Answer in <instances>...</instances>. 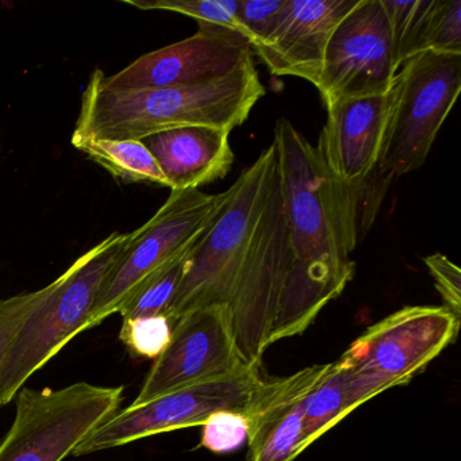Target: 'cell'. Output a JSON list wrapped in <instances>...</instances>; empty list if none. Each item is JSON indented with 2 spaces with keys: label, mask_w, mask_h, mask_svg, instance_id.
Returning <instances> with one entry per match:
<instances>
[{
  "label": "cell",
  "mask_w": 461,
  "mask_h": 461,
  "mask_svg": "<svg viewBox=\"0 0 461 461\" xmlns=\"http://www.w3.org/2000/svg\"><path fill=\"white\" fill-rule=\"evenodd\" d=\"M210 306L228 312L240 356L255 369L272 345L301 336L320 315L296 275L274 144L226 190L164 315L175 325Z\"/></svg>",
  "instance_id": "cell-1"
},
{
  "label": "cell",
  "mask_w": 461,
  "mask_h": 461,
  "mask_svg": "<svg viewBox=\"0 0 461 461\" xmlns=\"http://www.w3.org/2000/svg\"><path fill=\"white\" fill-rule=\"evenodd\" d=\"M272 144L299 285L321 314L355 277L352 253L357 245L350 236L341 183L290 121H277Z\"/></svg>",
  "instance_id": "cell-2"
},
{
  "label": "cell",
  "mask_w": 461,
  "mask_h": 461,
  "mask_svg": "<svg viewBox=\"0 0 461 461\" xmlns=\"http://www.w3.org/2000/svg\"><path fill=\"white\" fill-rule=\"evenodd\" d=\"M104 77L102 69L91 75L72 137L142 141L193 126L231 133L266 95L253 60L228 77L183 87L114 90L104 86Z\"/></svg>",
  "instance_id": "cell-3"
},
{
  "label": "cell",
  "mask_w": 461,
  "mask_h": 461,
  "mask_svg": "<svg viewBox=\"0 0 461 461\" xmlns=\"http://www.w3.org/2000/svg\"><path fill=\"white\" fill-rule=\"evenodd\" d=\"M131 237L133 231L110 234L55 282L36 291L31 312L0 361V406L9 404L39 369L86 331L99 290Z\"/></svg>",
  "instance_id": "cell-4"
},
{
  "label": "cell",
  "mask_w": 461,
  "mask_h": 461,
  "mask_svg": "<svg viewBox=\"0 0 461 461\" xmlns=\"http://www.w3.org/2000/svg\"><path fill=\"white\" fill-rule=\"evenodd\" d=\"M460 318L444 306H409L366 329L337 360L358 403L406 385L457 336Z\"/></svg>",
  "instance_id": "cell-5"
},
{
  "label": "cell",
  "mask_w": 461,
  "mask_h": 461,
  "mask_svg": "<svg viewBox=\"0 0 461 461\" xmlns=\"http://www.w3.org/2000/svg\"><path fill=\"white\" fill-rule=\"evenodd\" d=\"M376 171L393 182L420 168L461 91V55L423 52L402 64Z\"/></svg>",
  "instance_id": "cell-6"
},
{
  "label": "cell",
  "mask_w": 461,
  "mask_h": 461,
  "mask_svg": "<svg viewBox=\"0 0 461 461\" xmlns=\"http://www.w3.org/2000/svg\"><path fill=\"white\" fill-rule=\"evenodd\" d=\"M225 199L226 191L209 195L201 190H171L158 212L133 231L128 248L99 290L86 330L120 312L150 277L193 249Z\"/></svg>",
  "instance_id": "cell-7"
},
{
  "label": "cell",
  "mask_w": 461,
  "mask_h": 461,
  "mask_svg": "<svg viewBox=\"0 0 461 461\" xmlns=\"http://www.w3.org/2000/svg\"><path fill=\"white\" fill-rule=\"evenodd\" d=\"M123 387L79 382L67 387H23L9 433L0 441V461H63L115 412Z\"/></svg>",
  "instance_id": "cell-8"
},
{
  "label": "cell",
  "mask_w": 461,
  "mask_h": 461,
  "mask_svg": "<svg viewBox=\"0 0 461 461\" xmlns=\"http://www.w3.org/2000/svg\"><path fill=\"white\" fill-rule=\"evenodd\" d=\"M258 369L172 391L144 404H131L96 428L72 456L114 449L156 434L203 425L217 411L245 412L263 384Z\"/></svg>",
  "instance_id": "cell-9"
},
{
  "label": "cell",
  "mask_w": 461,
  "mask_h": 461,
  "mask_svg": "<svg viewBox=\"0 0 461 461\" xmlns=\"http://www.w3.org/2000/svg\"><path fill=\"white\" fill-rule=\"evenodd\" d=\"M396 72L390 25L380 0H357L329 40L315 87L329 107L387 94Z\"/></svg>",
  "instance_id": "cell-10"
},
{
  "label": "cell",
  "mask_w": 461,
  "mask_h": 461,
  "mask_svg": "<svg viewBox=\"0 0 461 461\" xmlns=\"http://www.w3.org/2000/svg\"><path fill=\"white\" fill-rule=\"evenodd\" d=\"M249 369L242 361L228 312L204 307L175 322L167 349L156 358L131 404H144L172 391L236 376Z\"/></svg>",
  "instance_id": "cell-11"
},
{
  "label": "cell",
  "mask_w": 461,
  "mask_h": 461,
  "mask_svg": "<svg viewBox=\"0 0 461 461\" xmlns=\"http://www.w3.org/2000/svg\"><path fill=\"white\" fill-rule=\"evenodd\" d=\"M250 60L252 48L244 37L199 25L193 37L141 56L118 74L104 77V83L114 90L201 85L228 77Z\"/></svg>",
  "instance_id": "cell-12"
},
{
  "label": "cell",
  "mask_w": 461,
  "mask_h": 461,
  "mask_svg": "<svg viewBox=\"0 0 461 461\" xmlns=\"http://www.w3.org/2000/svg\"><path fill=\"white\" fill-rule=\"evenodd\" d=\"M357 0H287L274 33L253 48L275 77L317 86L329 40Z\"/></svg>",
  "instance_id": "cell-13"
},
{
  "label": "cell",
  "mask_w": 461,
  "mask_h": 461,
  "mask_svg": "<svg viewBox=\"0 0 461 461\" xmlns=\"http://www.w3.org/2000/svg\"><path fill=\"white\" fill-rule=\"evenodd\" d=\"M391 104L393 90L326 107L328 118L314 147L337 182L355 185L376 171Z\"/></svg>",
  "instance_id": "cell-14"
},
{
  "label": "cell",
  "mask_w": 461,
  "mask_h": 461,
  "mask_svg": "<svg viewBox=\"0 0 461 461\" xmlns=\"http://www.w3.org/2000/svg\"><path fill=\"white\" fill-rule=\"evenodd\" d=\"M325 368L314 364L264 380L244 412L249 425L247 461H294L309 447L302 402Z\"/></svg>",
  "instance_id": "cell-15"
},
{
  "label": "cell",
  "mask_w": 461,
  "mask_h": 461,
  "mask_svg": "<svg viewBox=\"0 0 461 461\" xmlns=\"http://www.w3.org/2000/svg\"><path fill=\"white\" fill-rule=\"evenodd\" d=\"M229 131L206 126L172 129L142 140L171 190H199L223 179L234 163Z\"/></svg>",
  "instance_id": "cell-16"
},
{
  "label": "cell",
  "mask_w": 461,
  "mask_h": 461,
  "mask_svg": "<svg viewBox=\"0 0 461 461\" xmlns=\"http://www.w3.org/2000/svg\"><path fill=\"white\" fill-rule=\"evenodd\" d=\"M360 406L344 369L337 361L326 364L325 371L302 402L307 445L320 439Z\"/></svg>",
  "instance_id": "cell-17"
},
{
  "label": "cell",
  "mask_w": 461,
  "mask_h": 461,
  "mask_svg": "<svg viewBox=\"0 0 461 461\" xmlns=\"http://www.w3.org/2000/svg\"><path fill=\"white\" fill-rule=\"evenodd\" d=\"M72 145L117 179L169 188L168 180L142 141L72 137Z\"/></svg>",
  "instance_id": "cell-18"
},
{
  "label": "cell",
  "mask_w": 461,
  "mask_h": 461,
  "mask_svg": "<svg viewBox=\"0 0 461 461\" xmlns=\"http://www.w3.org/2000/svg\"><path fill=\"white\" fill-rule=\"evenodd\" d=\"M423 52L461 55V0H429L414 56Z\"/></svg>",
  "instance_id": "cell-19"
},
{
  "label": "cell",
  "mask_w": 461,
  "mask_h": 461,
  "mask_svg": "<svg viewBox=\"0 0 461 461\" xmlns=\"http://www.w3.org/2000/svg\"><path fill=\"white\" fill-rule=\"evenodd\" d=\"M193 249L172 261L166 268L161 269L155 276L150 277L145 285H141V288L121 307L118 314L122 315L123 321L166 314L167 309L171 304L175 293L182 282L185 266H187V258Z\"/></svg>",
  "instance_id": "cell-20"
},
{
  "label": "cell",
  "mask_w": 461,
  "mask_h": 461,
  "mask_svg": "<svg viewBox=\"0 0 461 461\" xmlns=\"http://www.w3.org/2000/svg\"><path fill=\"white\" fill-rule=\"evenodd\" d=\"M129 6L144 12L176 13L194 18L198 25H212L245 37L239 21V0H122ZM248 41V40H247Z\"/></svg>",
  "instance_id": "cell-21"
},
{
  "label": "cell",
  "mask_w": 461,
  "mask_h": 461,
  "mask_svg": "<svg viewBox=\"0 0 461 461\" xmlns=\"http://www.w3.org/2000/svg\"><path fill=\"white\" fill-rule=\"evenodd\" d=\"M174 323L164 314L123 321L120 339L136 357L156 358L167 349Z\"/></svg>",
  "instance_id": "cell-22"
},
{
  "label": "cell",
  "mask_w": 461,
  "mask_h": 461,
  "mask_svg": "<svg viewBox=\"0 0 461 461\" xmlns=\"http://www.w3.org/2000/svg\"><path fill=\"white\" fill-rule=\"evenodd\" d=\"M248 434L249 425L244 412L222 410L202 425L201 447L217 455L236 452L247 444Z\"/></svg>",
  "instance_id": "cell-23"
},
{
  "label": "cell",
  "mask_w": 461,
  "mask_h": 461,
  "mask_svg": "<svg viewBox=\"0 0 461 461\" xmlns=\"http://www.w3.org/2000/svg\"><path fill=\"white\" fill-rule=\"evenodd\" d=\"M285 2L287 0H239V21L252 50L274 33Z\"/></svg>",
  "instance_id": "cell-24"
},
{
  "label": "cell",
  "mask_w": 461,
  "mask_h": 461,
  "mask_svg": "<svg viewBox=\"0 0 461 461\" xmlns=\"http://www.w3.org/2000/svg\"><path fill=\"white\" fill-rule=\"evenodd\" d=\"M445 306L456 317L461 314V271L447 256L434 253L423 258Z\"/></svg>",
  "instance_id": "cell-25"
},
{
  "label": "cell",
  "mask_w": 461,
  "mask_h": 461,
  "mask_svg": "<svg viewBox=\"0 0 461 461\" xmlns=\"http://www.w3.org/2000/svg\"><path fill=\"white\" fill-rule=\"evenodd\" d=\"M34 299L36 291L0 299V361L4 358L15 331L31 312Z\"/></svg>",
  "instance_id": "cell-26"
}]
</instances>
